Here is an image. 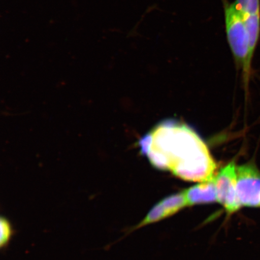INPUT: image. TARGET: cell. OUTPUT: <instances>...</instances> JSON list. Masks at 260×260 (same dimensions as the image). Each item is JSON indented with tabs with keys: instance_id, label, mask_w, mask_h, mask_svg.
Here are the masks:
<instances>
[{
	"instance_id": "2",
	"label": "cell",
	"mask_w": 260,
	"mask_h": 260,
	"mask_svg": "<svg viewBox=\"0 0 260 260\" xmlns=\"http://www.w3.org/2000/svg\"><path fill=\"white\" fill-rule=\"evenodd\" d=\"M228 42L237 68L242 71L245 90L248 91L252 73L249 40L245 22L233 3L222 0Z\"/></svg>"
},
{
	"instance_id": "5",
	"label": "cell",
	"mask_w": 260,
	"mask_h": 260,
	"mask_svg": "<svg viewBox=\"0 0 260 260\" xmlns=\"http://www.w3.org/2000/svg\"><path fill=\"white\" fill-rule=\"evenodd\" d=\"M187 207L188 205L183 191L170 195L156 204L138 225L126 231V235L142 227L160 222L173 216Z\"/></svg>"
},
{
	"instance_id": "8",
	"label": "cell",
	"mask_w": 260,
	"mask_h": 260,
	"mask_svg": "<svg viewBox=\"0 0 260 260\" xmlns=\"http://www.w3.org/2000/svg\"><path fill=\"white\" fill-rule=\"evenodd\" d=\"M0 248L6 249L9 245L15 231L12 224L7 217L2 216L0 219Z\"/></svg>"
},
{
	"instance_id": "6",
	"label": "cell",
	"mask_w": 260,
	"mask_h": 260,
	"mask_svg": "<svg viewBox=\"0 0 260 260\" xmlns=\"http://www.w3.org/2000/svg\"><path fill=\"white\" fill-rule=\"evenodd\" d=\"M215 177L183 190L188 207L217 203Z\"/></svg>"
},
{
	"instance_id": "7",
	"label": "cell",
	"mask_w": 260,
	"mask_h": 260,
	"mask_svg": "<svg viewBox=\"0 0 260 260\" xmlns=\"http://www.w3.org/2000/svg\"><path fill=\"white\" fill-rule=\"evenodd\" d=\"M249 40V56L252 60L260 36V13L242 16Z\"/></svg>"
},
{
	"instance_id": "3",
	"label": "cell",
	"mask_w": 260,
	"mask_h": 260,
	"mask_svg": "<svg viewBox=\"0 0 260 260\" xmlns=\"http://www.w3.org/2000/svg\"><path fill=\"white\" fill-rule=\"evenodd\" d=\"M237 190L242 207H260V171L254 164L237 166Z\"/></svg>"
},
{
	"instance_id": "1",
	"label": "cell",
	"mask_w": 260,
	"mask_h": 260,
	"mask_svg": "<svg viewBox=\"0 0 260 260\" xmlns=\"http://www.w3.org/2000/svg\"><path fill=\"white\" fill-rule=\"evenodd\" d=\"M150 133L152 143L145 155L154 168L170 171L187 181L201 183L216 177V162L206 144L189 126L167 121Z\"/></svg>"
},
{
	"instance_id": "4",
	"label": "cell",
	"mask_w": 260,
	"mask_h": 260,
	"mask_svg": "<svg viewBox=\"0 0 260 260\" xmlns=\"http://www.w3.org/2000/svg\"><path fill=\"white\" fill-rule=\"evenodd\" d=\"M236 168L235 162L231 161L217 172L215 177L217 203L230 215L242 207L237 194Z\"/></svg>"
},
{
	"instance_id": "9",
	"label": "cell",
	"mask_w": 260,
	"mask_h": 260,
	"mask_svg": "<svg viewBox=\"0 0 260 260\" xmlns=\"http://www.w3.org/2000/svg\"><path fill=\"white\" fill-rule=\"evenodd\" d=\"M233 5L241 16L260 13V0H235Z\"/></svg>"
}]
</instances>
